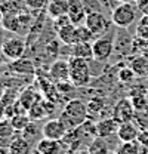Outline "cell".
<instances>
[{
  "instance_id": "cell-16",
  "label": "cell",
  "mask_w": 148,
  "mask_h": 154,
  "mask_svg": "<svg viewBox=\"0 0 148 154\" xmlns=\"http://www.w3.org/2000/svg\"><path fill=\"white\" fill-rule=\"evenodd\" d=\"M76 27H77V25H74L73 22H70V24H67V25H64V27L56 28L58 38H59L64 45H67V46H71L74 43H77V38H76Z\"/></svg>"
},
{
  "instance_id": "cell-12",
  "label": "cell",
  "mask_w": 148,
  "mask_h": 154,
  "mask_svg": "<svg viewBox=\"0 0 148 154\" xmlns=\"http://www.w3.org/2000/svg\"><path fill=\"white\" fill-rule=\"evenodd\" d=\"M49 74L55 82L70 80V61H65V59L54 61L49 68Z\"/></svg>"
},
{
  "instance_id": "cell-21",
  "label": "cell",
  "mask_w": 148,
  "mask_h": 154,
  "mask_svg": "<svg viewBox=\"0 0 148 154\" xmlns=\"http://www.w3.org/2000/svg\"><path fill=\"white\" fill-rule=\"evenodd\" d=\"M129 67L135 71V74L138 77H147L148 76V58H145V57L133 58Z\"/></svg>"
},
{
  "instance_id": "cell-27",
  "label": "cell",
  "mask_w": 148,
  "mask_h": 154,
  "mask_svg": "<svg viewBox=\"0 0 148 154\" xmlns=\"http://www.w3.org/2000/svg\"><path fill=\"white\" fill-rule=\"evenodd\" d=\"M136 37L148 40V15H142V18L136 24Z\"/></svg>"
},
{
  "instance_id": "cell-23",
  "label": "cell",
  "mask_w": 148,
  "mask_h": 154,
  "mask_svg": "<svg viewBox=\"0 0 148 154\" xmlns=\"http://www.w3.org/2000/svg\"><path fill=\"white\" fill-rule=\"evenodd\" d=\"M114 154H141V144L138 141H132V142H122Z\"/></svg>"
},
{
  "instance_id": "cell-35",
  "label": "cell",
  "mask_w": 148,
  "mask_h": 154,
  "mask_svg": "<svg viewBox=\"0 0 148 154\" xmlns=\"http://www.w3.org/2000/svg\"><path fill=\"white\" fill-rule=\"evenodd\" d=\"M71 154H89V150H88V148H77V150H74Z\"/></svg>"
},
{
  "instance_id": "cell-20",
  "label": "cell",
  "mask_w": 148,
  "mask_h": 154,
  "mask_svg": "<svg viewBox=\"0 0 148 154\" xmlns=\"http://www.w3.org/2000/svg\"><path fill=\"white\" fill-rule=\"evenodd\" d=\"M68 11V0H52L48 6V12L55 19L61 15H65Z\"/></svg>"
},
{
  "instance_id": "cell-15",
  "label": "cell",
  "mask_w": 148,
  "mask_h": 154,
  "mask_svg": "<svg viewBox=\"0 0 148 154\" xmlns=\"http://www.w3.org/2000/svg\"><path fill=\"white\" fill-rule=\"evenodd\" d=\"M70 57L82 58L86 61L93 59V48L91 42H79L70 46Z\"/></svg>"
},
{
  "instance_id": "cell-31",
  "label": "cell",
  "mask_w": 148,
  "mask_h": 154,
  "mask_svg": "<svg viewBox=\"0 0 148 154\" xmlns=\"http://www.w3.org/2000/svg\"><path fill=\"white\" fill-rule=\"evenodd\" d=\"M39 134H40V131H39V128H37L34 123H30V125L21 132V135H22L24 138H27L30 142H33V139H36L37 136H39Z\"/></svg>"
},
{
  "instance_id": "cell-1",
  "label": "cell",
  "mask_w": 148,
  "mask_h": 154,
  "mask_svg": "<svg viewBox=\"0 0 148 154\" xmlns=\"http://www.w3.org/2000/svg\"><path fill=\"white\" fill-rule=\"evenodd\" d=\"M89 117L88 113V104L79 101V99H73L70 102L65 104L62 114H61V120L67 125L68 129H76L80 125H83Z\"/></svg>"
},
{
  "instance_id": "cell-3",
  "label": "cell",
  "mask_w": 148,
  "mask_h": 154,
  "mask_svg": "<svg viewBox=\"0 0 148 154\" xmlns=\"http://www.w3.org/2000/svg\"><path fill=\"white\" fill-rule=\"evenodd\" d=\"M70 82L73 86H86L91 82V70L86 59L70 57Z\"/></svg>"
},
{
  "instance_id": "cell-32",
  "label": "cell",
  "mask_w": 148,
  "mask_h": 154,
  "mask_svg": "<svg viewBox=\"0 0 148 154\" xmlns=\"http://www.w3.org/2000/svg\"><path fill=\"white\" fill-rule=\"evenodd\" d=\"M141 147L144 148H148V129H141L139 131V135H138V139H136Z\"/></svg>"
},
{
  "instance_id": "cell-25",
  "label": "cell",
  "mask_w": 148,
  "mask_h": 154,
  "mask_svg": "<svg viewBox=\"0 0 148 154\" xmlns=\"http://www.w3.org/2000/svg\"><path fill=\"white\" fill-rule=\"evenodd\" d=\"M17 129L14 128L11 119H3L0 120V138L2 139H9V138H14L15 136Z\"/></svg>"
},
{
  "instance_id": "cell-28",
  "label": "cell",
  "mask_w": 148,
  "mask_h": 154,
  "mask_svg": "<svg viewBox=\"0 0 148 154\" xmlns=\"http://www.w3.org/2000/svg\"><path fill=\"white\" fill-rule=\"evenodd\" d=\"M19 24H21V21L17 15H6V17H3V22H2V25L9 31H18Z\"/></svg>"
},
{
  "instance_id": "cell-17",
  "label": "cell",
  "mask_w": 148,
  "mask_h": 154,
  "mask_svg": "<svg viewBox=\"0 0 148 154\" xmlns=\"http://www.w3.org/2000/svg\"><path fill=\"white\" fill-rule=\"evenodd\" d=\"M39 101H42V99H40V95H39V92H36V91L31 89V88H27L18 98L19 105H21L25 111H28L33 105H36Z\"/></svg>"
},
{
  "instance_id": "cell-36",
  "label": "cell",
  "mask_w": 148,
  "mask_h": 154,
  "mask_svg": "<svg viewBox=\"0 0 148 154\" xmlns=\"http://www.w3.org/2000/svg\"><path fill=\"white\" fill-rule=\"evenodd\" d=\"M6 114V108L3 105H0V120H3V116Z\"/></svg>"
},
{
  "instance_id": "cell-5",
  "label": "cell",
  "mask_w": 148,
  "mask_h": 154,
  "mask_svg": "<svg viewBox=\"0 0 148 154\" xmlns=\"http://www.w3.org/2000/svg\"><path fill=\"white\" fill-rule=\"evenodd\" d=\"M0 51L2 55L8 58L9 61H17L25 54V42L19 37H11L2 43Z\"/></svg>"
},
{
  "instance_id": "cell-19",
  "label": "cell",
  "mask_w": 148,
  "mask_h": 154,
  "mask_svg": "<svg viewBox=\"0 0 148 154\" xmlns=\"http://www.w3.org/2000/svg\"><path fill=\"white\" fill-rule=\"evenodd\" d=\"M89 154H114L111 153V148L107 142V138H101V136H96L93 138L92 141L89 142Z\"/></svg>"
},
{
  "instance_id": "cell-4",
  "label": "cell",
  "mask_w": 148,
  "mask_h": 154,
  "mask_svg": "<svg viewBox=\"0 0 148 154\" xmlns=\"http://www.w3.org/2000/svg\"><path fill=\"white\" fill-rule=\"evenodd\" d=\"M85 25L93 33V36H104L110 30V21L104 17L99 11L88 12V17L85 19Z\"/></svg>"
},
{
  "instance_id": "cell-11",
  "label": "cell",
  "mask_w": 148,
  "mask_h": 154,
  "mask_svg": "<svg viewBox=\"0 0 148 154\" xmlns=\"http://www.w3.org/2000/svg\"><path fill=\"white\" fill-rule=\"evenodd\" d=\"M141 128L138 125L132 122H125V123H120L119 126V131H117V138L120 142H132V141H136L138 139V135H139Z\"/></svg>"
},
{
  "instance_id": "cell-34",
  "label": "cell",
  "mask_w": 148,
  "mask_h": 154,
  "mask_svg": "<svg viewBox=\"0 0 148 154\" xmlns=\"http://www.w3.org/2000/svg\"><path fill=\"white\" fill-rule=\"evenodd\" d=\"M136 6L144 15H148V0H139L136 3Z\"/></svg>"
},
{
  "instance_id": "cell-14",
  "label": "cell",
  "mask_w": 148,
  "mask_h": 154,
  "mask_svg": "<svg viewBox=\"0 0 148 154\" xmlns=\"http://www.w3.org/2000/svg\"><path fill=\"white\" fill-rule=\"evenodd\" d=\"M36 151H39L40 154H61L62 145H61V141L49 139L43 136L36 142Z\"/></svg>"
},
{
  "instance_id": "cell-30",
  "label": "cell",
  "mask_w": 148,
  "mask_h": 154,
  "mask_svg": "<svg viewBox=\"0 0 148 154\" xmlns=\"http://www.w3.org/2000/svg\"><path fill=\"white\" fill-rule=\"evenodd\" d=\"M104 104H102V101H99V99H92V101H89L88 102V113L91 117H98V116L101 114V111H102V107Z\"/></svg>"
},
{
  "instance_id": "cell-24",
  "label": "cell",
  "mask_w": 148,
  "mask_h": 154,
  "mask_svg": "<svg viewBox=\"0 0 148 154\" xmlns=\"http://www.w3.org/2000/svg\"><path fill=\"white\" fill-rule=\"evenodd\" d=\"M11 122H12L14 128L17 129V132H22L31 123V119H30V116H25V113H18L11 117Z\"/></svg>"
},
{
  "instance_id": "cell-40",
  "label": "cell",
  "mask_w": 148,
  "mask_h": 154,
  "mask_svg": "<svg viewBox=\"0 0 148 154\" xmlns=\"http://www.w3.org/2000/svg\"><path fill=\"white\" fill-rule=\"evenodd\" d=\"M33 154H40V153H39V151H36V150H34V153H33Z\"/></svg>"
},
{
  "instance_id": "cell-37",
  "label": "cell",
  "mask_w": 148,
  "mask_h": 154,
  "mask_svg": "<svg viewBox=\"0 0 148 154\" xmlns=\"http://www.w3.org/2000/svg\"><path fill=\"white\" fill-rule=\"evenodd\" d=\"M120 3H133V5H136L139 0H119Z\"/></svg>"
},
{
  "instance_id": "cell-7",
  "label": "cell",
  "mask_w": 148,
  "mask_h": 154,
  "mask_svg": "<svg viewBox=\"0 0 148 154\" xmlns=\"http://www.w3.org/2000/svg\"><path fill=\"white\" fill-rule=\"evenodd\" d=\"M136 116V110L132 104L130 98H122L117 101V104L113 108V117L119 122V123H125V122H132Z\"/></svg>"
},
{
  "instance_id": "cell-13",
  "label": "cell",
  "mask_w": 148,
  "mask_h": 154,
  "mask_svg": "<svg viewBox=\"0 0 148 154\" xmlns=\"http://www.w3.org/2000/svg\"><path fill=\"white\" fill-rule=\"evenodd\" d=\"M8 154H31V142L22 135H17L8 145Z\"/></svg>"
},
{
  "instance_id": "cell-8",
  "label": "cell",
  "mask_w": 148,
  "mask_h": 154,
  "mask_svg": "<svg viewBox=\"0 0 148 154\" xmlns=\"http://www.w3.org/2000/svg\"><path fill=\"white\" fill-rule=\"evenodd\" d=\"M92 48H93V59L104 62L114 52V42L108 36H101L92 43Z\"/></svg>"
},
{
  "instance_id": "cell-18",
  "label": "cell",
  "mask_w": 148,
  "mask_h": 154,
  "mask_svg": "<svg viewBox=\"0 0 148 154\" xmlns=\"http://www.w3.org/2000/svg\"><path fill=\"white\" fill-rule=\"evenodd\" d=\"M9 67L17 74H34V71H36L33 62L30 59H25V58H19L17 61H12Z\"/></svg>"
},
{
  "instance_id": "cell-9",
  "label": "cell",
  "mask_w": 148,
  "mask_h": 154,
  "mask_svg": "<svg viewBox=\"0 0 148 154\" xmlns=\"http://www.w3.org/2000/svg\"><path fill=\"white\" fill-rule=\"evenodd\" d=\"M67 15L70 17L74 25H82L85 24V19L88 17V9L82 0H68Z\"/></svg>"
},
{
  "instance_id": "cell-10",
  "label": "cell",
  "mask_w": 148,
  "mask_h": 154,
  "mask_svg": "<svg viewBox=\"0 0 148 154\" xmlns=\"http://www.w3.org/2000/svg\"><path fill=\"white\" fill-rule=\"evenodd\" d=\"M120 123L111 116V117H104L96 122V135L101 138H110L113 135H117Z\"/></svg>"
},
{
  "instance_id": "cell-2",
  "label": "cell",
  "mask_w": 148,
  "mask_h": 154,
  "mask_svg": "<svg viewBox=\"0 0 148 154\" xmlns=\"http://www.w3.org/2000/svg\"><path fill=\"white\" fill-rule=\"evenodd\" d=\"M138 6L133 3H120L117 8L113 9L111 14V21L116 27L120 28H128L130 27L135 19H136V12H138Z\"/></svg>"
},
{
  "instance_id": "cell-33",
  "label": "cell",
  "mask_w": 148,
  "mask_h": 154,
  "mask_svg": "<svg viewBox=\"0 0 148 154\" xmlns=\"http://www.w3.org/2000/svg\"><path fill=\"white\" fill-rule=\"evenodd\" d=\"M25 2H27V6L31 9H42L48 0H25Z\"/></svg>"
},
{
  "instance_id": "cell-22",
  "label": "cell",
  "mask_w": 148,
  "mask_h": 154,
  "mask_svg": "<svg viewBox=\"0 0 148 154\" xmlns=\"http://www.w3.org/2000/svg\"><path fill=\"white\" fill-rule=\"evenodd\" d=\"M48 102L46 101H39L36 105H33L30 110H28V116L31 120H42L43 117L49 116V111H48Z\"/></svg>"
},
{
  "instance_id": "cell-26",
  "label": "cell",
  "mask_w": 148,
  "mask_h": 154,
  "mask_svg": "<svg viewBox=\"0 0 148 154\" xmlns=\"http://www.w3.org/2000/svg\"><path fill=\"white\" fill-rule=\"evenodd\" d=\"M93 37H95L93 33L85 24L76 27V38H77V43H79V42H92Z\"/></svg>"
},
{
  "instance_id": "cell-29",
  "label": "cell",
  "mask_w": 148,
  "mask_h": 154,
  "mask_svg": "<svg viewBox=\"0 0 148 154\" xmlns=\"http://www.w3.org/2000/svg\"><path fill=\"white\" fill-rule=\"evenodd\" d=\"M136 77L138 76L135 74V71H133L130 67H125V68H122V70L119 71V80H120L122 83H125V85H132Z\"/></svg>"
},
{
  "instance_id": "cell-6",
  "label": "cell",
  "mask_w": 148,
  "mask_h": 154,
  "mask_svg": "<svg viewBox=\"0 0 148 154\" xmlns=\"http://www.w3.org/2000/svg\"><path fill=\"white\" fill-rule=\"evenodd\" d=\"M68 128L67 125L61 120V119H51L48 120L43 128H42V135L45 138H49V139H55V141H62L67 134H68Z\"/></svg>"
},
{
  "instance_id": "cell-38",
  "label": "cell",
  "mask_w": 148,
  "mask_h": 154,
  "mask_svg": "<svg viewBox=\"0 0 148 154\" xmlns=\"http://www.w3.org/2000/svg\"><path fill=\"white\" fill-rule=\"evenodd\" d=\"M3 95H5V88H3V85H0V101L3 99Z\"/></svg>"
},
{
  "instance_id": "cell-39",
  "label": "cell",
  "mask_w": 148,
  "mask_h": 154,
  "mask_svg": "<svg viewBox=\"0 0 148 154\" xmlns=\"http://www.w3.org/2000/svg\"><path fill=\"white\" fill-rule=\"evenodd\" d=\"M3 22V12H2V9H0V24Z\"/></svg>"
}]
</instances>
